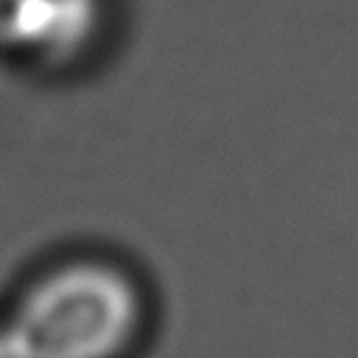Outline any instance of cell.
<instances>
[{
    "label": "cell",
    "mask_w": 358,
    "mask_h": 358,
    "mask_svg": "<svg viewBox=\"0 0 358 358\" xmlns=\"http://www.w3.org/2000/svg\"><path fill=\"white\" fill-rule=\"evenodd\" d=\"M143 299L134 280L101 260L45 271L0 324L3 358H117L137 336Z\"/></svg>",
    "instance_id": "obj_1"
},
{
    "label": "cell",
    "mask_w": 358,
    "mask_h": 358,
    "mask_svg": "<svg viewBox=\"0 0 358 358\" xmlns=\"http://www.w3.org/2000/svg\"><path fill=\"white\" fill-rule=\"evenodd\" d=\"M98 25V0H0V48L48 62L76 56Z\"/></svg>",
    "instance_id": "obj_2"
}]
</instances>
